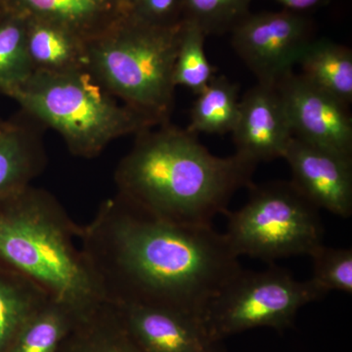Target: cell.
Here are the masks:
<instances>
[{"instance_id":"27","label":"cell","mask_w":352,"mask_h":352,"mask_svg":"<svg viewBox=\"0 0 352 352\" xmlns=\"http://www.w3.org/2000/svg\"><path fill=\"white\" fill-rule=\"evenodd\" d=\"M116 6L124 14L131 13L135 0H112Z\"/></svg>"},{"instance_id":"24","label":"cell","mask_w":352,"mask_h":352,"mask_svg":"<svg viewBox=\"0 0 352 352\" xmlns=\"http://www.w3.org/2000/svg\"><path fill=\"white\" fill-rule=\"evenodd\" d=\"M314 272L309 283L319 298L330 292L352 294V249L321 245L311 254Z\"/></svg>"},{"instance_id":"18","label":"cell","mask_w":352,"mask_h":352,"mask_svg":"<svg viewBox=\"0 0 352 352\" xmlns=\"http://www.w3.org/2000/svg\"><path fill=\"white\" fill-rule=\"evenodd\" d=\"M65 352H142L129 337L112 303L76 321ZM69 336V335H68Z\"/></svg>"},{"instance_id":"6","label":"cell","mask_w":352,"mask_h":352,"mask_svg":"<svg viewBox=\"0 0 352 352\" xmlns=\"http://www.w3.org/2000/svg\"><path fill=\"white\" fill-rule=\"evenodd\" d=\"M318 210L289 182L252 184L245 205L227 212L223 234L239 258L273 263L289 256H310L324 244Z\"/></svg>"},{"instance_id":"25","label":"cell","mask_w":352,"mask_h":352,"mask_svg":"<svg viewBox=\"0 0 352 352\" xmlns=\"http://www.w3.org/2000/svg\"><path fill=\"white\" fill-rule=\"evenodd\" d=\"M131 13L149 24L175 25L182 20V0H135Z\"/></svg>"},{"instance_id":"20","label":"cell","mask_w":352,"mask_h":352,"mask_svg":"<svg viewBox=\"0 0 352 352\" xmlns=\"http://www.w3.org/2000/svg\"><path fill=\"white\" fill-rule=\"evenodd\" d=\"M51 298L38 287L0 265V352H6L25 321Z\"/></svg>"},{"instance_id":"15","label":"cell","mask_w":352,"mask_h":352,"mask_svg":"<svg viewBox=\"0 0 352 352\" xmlns=\"http://www.w3.org/2000/svg\"><path fill=\"white\" fill-rule=\"evenodd\" d=\"M46 157L36 131L19 122H0V200L32 185Z\"/></svg>"},{"instance_id":"21","label":"cell","mask_w":352,"mask_h":352,"mask_svg":"<svg viewBox=\"0 0 352 352\" xmlns=\"http://www.w3.org/2000/svg\"><path fill=\"white\" fill-rule=\"evenodd\" d=\"M206 38L195 23L182 19L173 80L175 87L188 88L196 95L212 82L217 72L206 54Z\"/></svg>"},{"instance_id":"23","label":"cell","mask_w":352,"mask_h":352,"mask_svg":"<svg viewBox=\"0 0 352 352\" xmlns=\"http://www.w3.org/2000/svg\"><path fill=\"white\" fill-rule=\"evenodd\" d=\"M252 0H182L183 20L200 27L206 36L231 32L250 14Z\"/></svg>"},{"instance_id":"11","label":"cell","mask_w":352,"mask_h":352,"mask_svg":"<svg viewBox=\"0 0 352 352\" xmlns=\"http://www.w3.org/2000/svg\"><path fill=\"white\" fill-rule=\"evenodd\" d=\"M112 305L124 331L142 352H222L197 317L141 303Z\"/></svg>"},{"instance_id":"16","label":"cell","mask_w":352,"mask_h":352,"mask_svg":"<svg viewBox=\"0 0 352 352\" xmlns=\"http://www.w3.org/2000/svg\"><path fill=\"white\" fill-rule=\"evenodd\" d=\"M302 75L349 106L352 102V51L328 39H312L298 62Z\"/></svg>"},{"instance_id":"5","label":"cell","mask_w":352,"mask_h":352,"mask_svg":"<svg viewBox=\"0 0 352 352\" xmlns=\"http://www.w3.org/2000/svg\"><path fill=\"white\" fill-rule=\"evenodd\" d=\"M182 20L157 25L131 13L87 41V69L110 94L161 124L170 122Z\"/></svg>"},{"instance_id":"8","label":"cell","mask_w":352,"mask_h":352,"mask_svg":"<svg viewBox=\"0 0 352 352\" xmlns=\"http://www.w3.org/2000/svg\"><path fill=\"white\" fill-rule=\"evenodd\" d=\"M311 34V23L300 13H250L231 31V43L258 83L276 87L294 72Z\"/></svg>"},{"instance_id":"19","label":"cell","mask_w":352,"mask_h":352,"mask_svg":"<svg viewBox=\"0 0 352 352\" xmlns=\"http://www.w3.org/2000/svg\"><path fill=\"white\" fill-rule=\"evenodd\" d=\"M80 318L69 308L48 300L25 321L6 352H59Z\"/></svg>"},{"instance_id":"14","label":"cell","mask_w":352,"mask_h":352,"mask_svg":"<svg viewBox=\"0 0 352 352\" xmlns=\"http://www.w3.org/2000/svg\"><path fill=\"white\" fill-rule=\"evenodd\" d=\"M87 41L66 25L27 18L25 44L32 72L87 69Z\"/></svg>"},{"instance_id":"2","label":"cell","mask_w":352,"mask_h":352,"mask_svg":"<svg viewBox=\"0 0 352 352\" xmlns=\"http://www.w3.org/2000/svg\"><path fill=\"white\" fill-rule=\"evenodd\" d=\"M136 135L115 173L118 193L159 219L212 226L229 203L250 188L256 164L239 155L217 157L198 135L170 122Z\"/></svg>"},{"instance_id":"9","label":"cell","mask_w":352,"mask_h":352,"mask_svg":"<svg viewBox=\"0 0 352 352\" xmlns=\"http://www.w3.org/2000/svg\"><path fill=\"white\" fill-rule=\"evenodd\" d=\"M294 138L352 157L349 106L292 72L276 85Z\"/></svg>"},{"instance_id":"26","label":"cell","mask_w":352,"mask_h":352,"mask_svg":"<svg viewBox=\"0 0 352 352\" xmlns=\"http://www.w3.org/2000/svg\"><path fill=\"white\" fill-rule=\"evenodd\" d=\"M276 1L286 7L287 10L298 13L325 6L330 0H276Z\"/></svg>"},{"instance_id":"1","label":"cell","mask_w":352,"mask_h":352,"mask_svg":"<svg viewBox=\"0 0 352 352\" xmlns=\"http://www.w3.org/2000/svg\"><path fill=\"white\" fill-rule=\"evenodd\" d=\"M80 244L106 302L170 308L203 323L208 305L242 270L214 226L159 219L119 194L80 226Z\"/></svg>"},{"instance_id":"13","label":"cell","mask_w":352,"mask_h":352,"mask_svg":"<svg viewBox=\"0 0 352 352\" xmlns=\"http://www.w3.org/2000/svg\"><path fill=\"white\" fill-rule=\"evenodd\" d=\"M9 12L66 25L89 39L124 13L112 0H4Z\"/></svg>"},{"instance_id":"28","label":"cell","mask_w":352,"mask_h":352,"mask_svg":"<svg viewBox=\"0 0 352 352\" xmlns=\"http://www.w3.org/2000/svg\"><path fill=\"white\" fill-rule=\"evenodd\" d=\"M9 13L10 12L6 7L4 0H0V21L3 20Z\"/></svg>"},{"instance_id":"22","label":"cell","mask_w":352,"mask_h":352,"mask_svg":"<svg viewBox=\"0 0 352 352\" xmlns=\"http://www.w3.org/2000/svg\"><path fill=\"white\" fill-rule=\"evenodd\" d=\"M27 17L10 12L0 21V94L32 73L25 44Z\"/></svg>"},{"instance_id":"10","label":"cell","mask_w":352,"mask_h":352,"mask_svg":"<svg viewBox=\"0 0 352 352\" xmlns=\"http://www.w3.org/2000/svg\"><path fill=\"white\" fill-rule=\"evenodd\" d=\"M283 159L292 184L315 207L342 219L352 214V157L294 138Z\"/></svg>"},{"instance_id":"4","label":"cell","mask_w":352,"mask_h":352,"mask_svg":"<svg viewBox=\"0 0 352 352\" xmlns=\"http://www.w3.org/2000/svg\"><path fill=\"white\" fill-rule=\"evenodd\" d=\"M1 94L57 131L72 154L96 157L111 142L161 126L116 98L87 69L32 72Z\"/></svg>"},{"instance_id":"7","label":"cell","mask_w":352,"mask_h":352,"mask_svg":"<svg viewBox=\"0 0 352 352\" xmlns=\"http://www.w3.org/2000/svg\"><path fill=\"white\" fill-rule=\"evenodd\" d=\"M320 300L309 281L284 268L241 270L208 305L204 325L215 342L252 329L284 330L308 303Z\"/></svg>"},{"instance_id":"17","label":"cell","mask_w":352,"mask_h":352,"mask_svg":"<svg viewBox=\"0 0 352 352\" xmlns=\"http://www.w3.org/2000/svg\"><path fill=\"white\" fill-rule=\"evenodd\" d=\"M239 89L226 76H215L194 102L187 131L196 135L232 132L239 115Z\"/></svg>"},{"instance_id":"12","label":"cell","mask_w":352,"mask_h":352,"mask_svg":"<svg viewBox=\"0 0 352 352\" xmlns=\"http://www.w3.org/2000/svg\"><path fill=\"white\" fill-rule=\"evenodd\" d=\"M231 133L235 154L247 161L258 164L283 159L293 133L276 87L258 83L245 92Z\"/></svg>"},{"instance_id":"3","label":"cell","mask_w":352,"mask_h":352,"mask_svg":"<svg viewBox=\"0 0 352 352\" xmlns=\"http://www.w3.org/2000/svg\"><path fill=\"white\" fill-rule=\"evenodd\" d=\"M80 232L56 197L30 185L0 200V265L87 316L106 300Z\"/></svg>"}]
</instances>
